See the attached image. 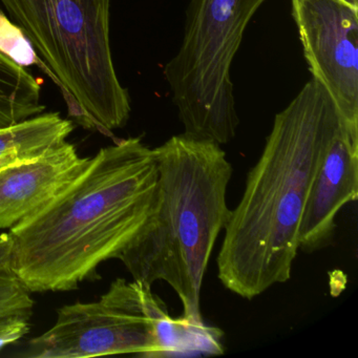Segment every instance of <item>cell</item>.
<instances>
[{
	"label": "cell",
	"instance_id": "obj_1",
	"mask_svg": "<svg viewBox=\"0 0 358 358\" xmlns=\"http://www.w3.org/2000/svg\"><path fill=\"white\" fill-rule=\"evenodd\" d=\"M158 176L156 152L140 137L101 148L45 208L10 229L12 271L31 293L95 280L143 229Z\"/></svg>",
	"mask_w": 358,
	"mask_h": 358
},
{
	"label": "cell",
	"instance_id": "obj_2",
	"mask_svg": "<svg viewBox=\"0 0 358 358\" xmlns=\"http://www.w3.org/2000/svg\"><path fill=\"white\" fill-rule=\"evenodd\" d=\"M343 121L314 79L276 114L224 229L217 276L230 292L250 301L290 280L310 188Z\"/></svg>",
	"mask_w": 358,
	"mask_h": 358
},
{
	"label": "cell",
	"instance_id": "obj_3",
	"mask_svg": "<svg viewBox=\"0 0 358 358\" xmlns=\"http://www.w3.org/2000/svg\"><path fill=\"white\" fill-rule=\"evenodd\" d=\"M158 184L154 208L137 238L118 257L134 280L173 289L178 320L204 327L201 290L219 234L231 215L227 188L234 167L220 144L181 134L154 148Z\"/></svg>",
	"mask_w": 358,
	"mask_h": 358
},
{
	"label": "cell",
	"instance_id": "obj_4",
	"mask_svg": "<svg viewBox=\"0 0 358 358\" xmlns=\"http://www.w3.org/2000/svg\"><path fill=\"white\" fill-rule=\"evenodd\" d=\"M112 0H0L45 62L70 116L106 136L131 116L110 48Z\"/></svg>",
	"mask_w": 358,
	"mask_h": 358
},
{
	"label": "cell",
	"instance_id": "obj_5",
	"mask_svg": "<svg viewBox=\"0 0 358 358\" xmlns=\"http://www.w3.org/2000/svg\"><path fill=\"white\" fill-rule=\"evenodd\" d=\"M266 0H190L183 41L165 66L184 134L226 144L240 124L232 62L245 30Z\"/></svg>",
	"mask_w": 358,
	"mask_h": 358
},
{
	"label": "cell",
	"instance_id": "obj_6",
	"mask_svg": "<svg viewBox=\"0 0 358 358\" xmlns=\"http://www.w3.org/2000/svg\"><path fill=\"white\" fill-rule=\"evenodd\" d=\"M176 329V320L152 287L117 278L99 301H78L58 309L55 324L28 341L20 356H165L175 351Z\"/></svg>",
	"mask_w": 358,
	"mask_h": 358
},
{
	"label": "cell",
	"instance_id": "obj_7",
	"mask_svg": "<svg viewBox=\"0 0 358 358\" xmlns=\"http://www.w3.org/2000/svg\"><path fill=\"white\" fill-rule=\"evenodd\" d=\"M292 16L312 79L358 131V0H292Z\"/></svg>",
	"mask_w": 358,
	"mask_h": 358
},
{
	"label": "cell",
	"instance_id": "obj_8",
	"mask_svg": "<svg viewBox=\"0 0 358 358\" xmlns=\"http://www.w3.org/2000/svg\"><path fill=\"white\" fill-rule=\"evenodd\" d=\"M358 199V131L343 121L314 178L299 226V250H322L332 244L336 217Z\"/></svg>",
	"mask_w": 358,
	"mask_h": 358
},
{
	"label": "cell",
	"instance_id": "obj_9",
	"mask_svg": "<svg viewBox=\"0 0 358 358\" xmlns=\"http://www.w3.org/2000/svg\"><path fill=\"white\" fill-rule=\"evenodd\" d=\"M90 160L66 141L32 162L0 169V229H11L45 208Z\"/></svg>",
	"mask_w": 358,
	"mask_h": 358
},
{
	"label": "cell",
	"instance_id": "obj_10",
	"mask_svg": "<svg viewBox=\"0 0 358 358\" xmlns=\"http://www.w3.org/2000/svg\"><path fill=\"white\" fill-rule=\"evenodd\" d=\"M74 123L59 113H41L0 129V169L41 158L68 141Z\"/></svg>",
	"mask_w": 358,
	"mask_h": 358
},
{
	"label": "cell",
	"instance_id": "obj_11",
	"mask_svg": "<svg viewBox=\"0 0 358 358\" xmlns=\"http://www.w3.org/2000/svg\"><path fill=\"white\" fill-rule=\"evenodd\" d=\"M41 83L24 66L0 52V129L45 112Z\"/></svg>",
	"mask_w": 358,
	"mask_h": 358
},
{
	"label": "cell",
	"instance_id": "obj_12",
	"mask_svg": "<svg viewBox=\"0 0 358 358\" xmlns=\"http://www.w3.org/2000/svg\"><path fill=\"white\" fill-rule=\"evenodd\" d=\"M0 52H3L8 57L24 68L33 64L39 66L54 81L53 75L50 72L45 62L37 55L34 48L32 47L22 29L14 22H10L9 18L1 10H0Z\"/></svg>",
	"mask_w": 358,
	"mask_h": 358
},
{
	"label": "cell",
	"instance_id": "obj_13",
	"mask_svg": "<svg viewBox=\"0 0 358 358\" xmlns=\"http://www.w3.org/2000/svg\"><path fill=\"white\" fill-rule=\"evenodd\" d=\"M34 301L31 292L11 269L0 272V316L10 314L31 317Z\"/></svg>",
	"mask_w": 358,
	"mask_h": 358
},
{
	"label": "cell",
	"instance_id": "obj_14",
	"mask_svg": "<svg viewBox=\"0 0 358 358\" xmlns=\"http://www.w3.org/2000/svg\"><path fill=\"white\" fill-rule=\"evenodd\" d=\"M30 317L20 314L0 316V350L24 338L30 331Z\"/></svg>",
	"mask_w": 358,
	"mask_h": 358
},
{
	"label": "cell",
	"instance_id": "obj_15",
	"mask_svg": "<svg viewBox=\"0 0 358 358\" xmlns=\"http://www.w3.org/2000/svg\"><path fill=\"white\" fill-rule=\"evenodd\" d=\"M12 240L9 232L0 234V272L11 269Z\"/></svg>",
	"mask_w": 358,
	"mask_h": 358
}]
</instances>
